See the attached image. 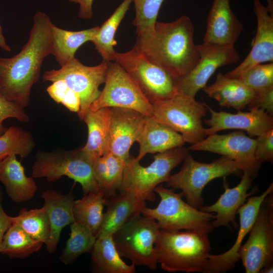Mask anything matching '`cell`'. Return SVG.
Returning <instances> with one entry per match:
<instances>
[{
    "mask_svg": "<svg viewBox=\"0 0 273 273\" xmlns=\"http://www.w3.org/2000/svg\"><path fill=\"white\" fill-rule=\"evenodd\" d=\"M52 24L47 14L37 12L28 40L20 52L11 58L0 57V91L8 100L24 108L29 103L43 61L51 54Z\"/></svg>",
    "mask_w": 273,
    "mask_h": 273,
    "instance_id": "1",
    "label": "cell"
},
{
    "mask_svg": "<svg viewBox=\"0 0 273 273\" xmlns=\"http://www.w3.org/2000/svg\"><path fill=\"white\" fill-rule=\"evenodd\" d=\"M194 26L183 15L170 22H157L151 33L137 36L135 46L174 79L190 72L199 59Z\"/></svg>",
    "mask_w": 273,
    "mask_h": 273,
    "instance_id": "2",
    "label": "cell"
},
{
    "mask_svg": "<svg viewBox=\"0 0 273 273\" xmlns=\"http://www.w3.org/2000/svg\"><path fill=\"white\" fill-rule=\"evenodd\" d=\"M155 249L157 262L164 270L203 272L211 247L207 234L160 229Z\"/></svg>",
    "mask_w": 273,
    "mask_h": 273,
    "instance_id": "3",
    "label": "cell"
},
{
    "mask_svg": "<svg viewBox=\"0 0 273 273\" xmlns=\"http://www.w3.org/2000/svg\"><path fill=\"white\" fill-rule=\"evenodd\" d=\"M154 192L160 200L154 208L145 207L141 213L155 219L160 229L177 231L181 230L208 234L213 228L211 221L215 217L213 213L204 212L197 209L183 199L182 192L176 193L174 190L158 185Z\"/></svg>",
    "mask_w": 273,
    "mask_h": 273,
    "instance_id": "4",
    "label": "cell"
},
{
    "mask_svg": "<svg viewBox=\"0 0 273 273\" xmlns=\"http://www.w3.org/2000/svg\"><path fill=\"white\" fill-rule=\"evenodd\" d=\"M94 161L82 148L38 151L32 167V175L33 178L45 177L49 182L66 176L81 185L84 195L95 193L99 189L94 174Z\"/></svg>",
    "mask_w": 273,
    "mask_h": 273,
    "instance_id": "5",
    "label": "cell"
},
{
    "mask_svg": "<svg viewBox=\"0 0 273 273\" xmlns=\"http://www.w3.org/2000/svg\"><path fill=\"white\" fill-rule=\"evenodd\" d=\"M188 150L181 147L157 153L146 167L130 156L126 162L119 190L131 193L146 201H155V188L167 181L172 170L183 161Z\"/></svg>",
    "mask_w": 273,
    "mask_h": 273,
    "instance_id": "6",
    "label": "cell"
},
{
    "mask_svg": "<svg viewBox=\"0 0 273 273\" xmlns=\"http://www.w3.org/2000/svg\"><path fill=\"white\" fill-rule=\"evenodd\" d=\"M183 162L179 171L169 176L166 181L167 187L181 190L187 203L198 209L203 206L202 192L208 183L217 178L243 171L239 163L222 156L207 163L195 160L188 153Z\"/></svg>",
    "mask_w": 273,
    "mask_h": 273,
    "instance_id": "7",
    "label": "cell"
},
{
    "mask_svg": "<svg viewBox=\"0 0 273 273\" xmlns=\"http://www.w3.org/2000/svg\"><path fill=\"white\" fill-rule=\"evenodd\" d=\"M153 116L182 135L185 142L195 144L207 136L202 118L207 110L205 103L194 97L176 93L152 104Z\"/></svg>",
    "mask_w": 273,
    "mask_h": 273,
    "instance_id": "8",
    "label": "cell"
},
{
    "mask_svg": "<svg viewBox=\"0 0 273 273\" xmlns=\"http://www.w3.org/2000/svg\"><path fill=\"white\" fill-rule=\"evenodd\" d=\"M114 61L129 75L151 104L176 94L175 79L135 45L127 52H116Z\"/></svg>",
    "mask_w": 273,
    "mask_h": 273,
    "instance_id": "9",
    "label": "cell"
},
{
    "mask_svg": "<svg viewBox=\"0 0 273 273\" xmlns=\"http://www.w3.org/2000/svg\"><path fill=\"white\" fill-rule=\"evenodd\" d=\"M160 228L157 221L139 214L116 231L112 238L121 257L135 265L155 270L157 267L155 242Z\"/></svg>",
    "mask_w": 273,
    "mask_h": 273,
    "instance_id": "10",
    "label": "cell"
},
{
    "mask_svg": "<svg viewBox=\"0 0 273 273\" xmlns=\"http://www.w3.org/2000/svg\"><path fill=\"white\" fill-rule=\"evenodd\" d=\"M261 203L249 237L239 250L246 273H258L273 262V195Z\"/></svg>",
    "mask_w": 273,
    "mask_h": 273,
    "instance_id": "11",
    "label": "cell"
},
{
    "mask_svg": "<svg viewBox=\"0 0 273 273\" xmlns=\"http://www.w3.org/2000/svg\"><path fill=\"white\" fill-rule=\"evenodd\" d=\"M105 85L89 110L122 108L134 110L145 116H153L152 104L129 75L114 61L109 62Z\"/></svg>",
    "mask_w": 273,
    "mask_h": 273,
    "instance_id": "12",
    "label": "cell"
},
{
    "mask_svg": "<svg viewBox=\"0 0 273 273\" xmlns=\"http://www.w3.org/2000/svg\"><path fill=\"white\" fill-rule=\"evenodd\" d=\"M109 62L102 61L100 64L87 66L74 58L58 69L45 71L43 81L62 79L68 86L77 93L80 99V108L77 113L82 120L90 105L98 98L101 91L99 88L105 82Z\"/></svg>",
    "mask_w": 273,
    "mask_h": 273,
    "instance_id": "13",
    "label": "cell"
},
{
    "mask_svg": "<svg viewBox=\"0 0 273 273\" xmlns=\"http://www.w3.org/2000/svg\"><path fill=\"white\" fill-rule=\"evenodd\" d=\"M199 59L186 74L175 79L176 93L195 97L219 68L237 63L240 55L233 46L203 42L197 45Z\"/></svg>",
    "mask_w": 273,
    "mask_h": 273,
    "instance_id": "14",
    "label": "cell"
},
{
    "mask_svg": "<svg viewBox=\"0 0 273 273\" xmlns=\"http://www.w3.org/2000/svg\"><path fill=\"white\" fill-rule=\"evenodd\" d=\"M255 139L242 131L225 134L216 133L207 135L203 140L192 144L188 149L217 153L239 163L243 171L248 172L254 178L261 164L255 159Z\"/></svg>",
    "mask_w": 273,
    "mask_h": 273,
    "instance_id": "15",
    "label": "cell"
},
{
    "mask_svg": "<svg viewBox=\"0 0 273 273\" xmlns=\"http://www.w3.org/2000/svg\"><path fill=\"white\" fill-rule=\"evenodd\" d=\"M272 192V183L261 195L247 199L246 202L238 210L240 226L234 245L230 249L222 254H210L203 272L224 273L235 267L239 259V250L243 241L254 224L264 199Z\"/></svg>",
    "mask_w": 273,
    "mask_h": 273,
    "instance_id": "16",
    "label": "cell"
},
{
    "mask_svg": "<svg viewBox=\"0 0 273 273\" xmlns=\"http://www.w3.org/2000/svg\"><path fill=\"white\" fill-rule=\"evenodd\" d=\"M111 110L108 151L126 161L130 156L131 146L142 130L146 116L130 109L113 107Z\"/></svg>",
    "mask_w": 273,
    "mask_h": 273,
    "instance_id": "17",
    "label": "cell"
},
{
    "mask_svg": "<svg viewBox=\"0 0 273 273\" xmlns=\"http://www.w3.org/2000/svg\"><path fill=\"white\" fill-rule=\"evenodd\" d=\"M210 118L204 122L209 126L206 128L207 135L225 129L245 130L250 137L259 136L273 129V117L260 109H250L249 112L239 110L236 114L225 111L217 112L206 103Z\"/></svg>",
    "mask_w": 273,
    "mask_h": 273,
    "instance_id": "18",
    "label": "cell"
},
{
    "mask_svg": "<svg viewBox=\"0 0 273 273\" xmlns=\"http://www.w3.org/2000/svg\"><path fill=\"white\" fill-rule=\"evenodd\" d=\"M254 12L257 19V29L252 48L243 61L233 70L225 74L237 78L252 66L273 62V15L260 0H253Z\"/></svg>",
    "mask_w": 273,
    "mask_h": 273,
    "instance_id": "19",
    "label": "cell"
},
{
    "mask_svg": "<svg viewBox=\"0 0 273 273\" xmlns=\"http://www.w3.org/2000/svg\"><path fill=\"white\" fill-rule=\"evenodd\" d=\"M240 183L235 187L230 188L225 177H223L224 193L214 204L202 206L200 210L206 212L215 213V217L211 221L213 228L225 226L230 229L231 225L237 228L235 221L238 209L246 202L247 198L255 193L254 188L248 193L252 180L249 173L244 171Z\"/></svg>",
    "mask_w": 273,
    "mask_h": 273,
    "instance_id": "20",
    "label": "cell"
},
{
    "mask_svg": "<svg viewBox=\"0 0 273 273\" xmlns=\"http://www.w3.org/2000/svg\"><path fill=\"white\" fill-rule=\"evenodd\" d=\"M244 29L232 11L230 0H213L206 20L203 42L233 46Z\"/></svg>",
    "mask_w": 273,
    "mask_h": 273,
    "instance_id": "21",
    "label": "cell"
},
{
    "mask_svg": "<svg viewBox=\"0 0 273 273\" xmlns=\"http://www.w3.org/2000/svg\"><path fill=\"white\" fill-rule=\"evenodd\" d=\"M146 204V200L125 192L106 198L107 209L96 238L112 236L132 217L141 213Z\"/></svg>",
    "mask_w": 273,
    "mask_h": 273,
    "instance_id": "22",
    "label": "cell"
},
{
    "mask_svg": "<svg viewBox=\"0 0 273 273\" xmlns=\"http://www.w3.org/2000/svg\"><path fill=\"white\" fill-rule=\"evenodd\" d=\"M139 152L135 158L140 160L147 154L162 153L183 147L186 143L181 134L153 116H146L142 130L136 141Z\"/></svg>",
    "mask_w": 273,
    "mask_h": 273,
    "instance_id": "23",
    "label": "cell"
},
{
    "mask_svg": "<svg viewBox=\"0 0 273 273\" xmlns=\"http://www.w3.org/2000/svg\"><path fill=\"white\" fill-rule=\"evenodd\" d=\"M41 197L44 201L51 225L49 239L46 244L48 251H56L62 229L74 221L73 205L74 195L72 192L66 194L50 189L43 192Z\"/></svg>",
    "mask_w": 273,
    "mask_h": 273,
    "instance_id": "24",
    "label": "cell"
},
{
    "mask_svg": "<svg viewBox=\"0 0 273 273\" xmlns=\"http://www.w3.org/2000/svg\"><path fill=\"white\" fill-rule=\"evenodd\" d=\"M16 156L11 154L0 161V181L12 201L21 203L31 199L37 187L33 177L26 175L24 168Z\"/></svg>",
    "mask_w": 273,
    "mask_h": 273,
    "instance_id": "25",
    "label": "cell"
},
{
    "mask_svg": "<svg viewBox=\"0 0 273 273\" xmlns=\"http://www.w3.org/2000/svg\"><path fill=\"white\" fill-rule=\"evenodd\" d=\"M208 97L215 99L221 106L232 107L239 111L251 102L255 92L236 78L217 74L215 81L203 88Z\"/></svg>",
    "mask_w": 273,
    "mask_h": 273,
    "instance_id": "26",
    "label": "cell"
},
{
    "mask_svg": "<svg viewBox=\"0 0 273 273\" xmlns=\"http://www.w3.org/2000/svg\"><path fill=\"white\" fill-rule=\"evenodd\" d=\"M111 115V108L105 107L95 111L89 109L83 118L87 127L88 136L82 149L94 160L108 151Z\"/></svg>",
    "mask_w": 273,
    "mask_h": 273,
    "instance_id": "27",
    "label": "cell"
},
{
    "mask_svg": "<svg viewBox=\"0 0 273 273\" xmlns=\"http://www.w3.org/2000/svg\"><path fill=\"white\" fill-rule=\"evenodd\" d=\"M99 26L80 31H70L60 28L53 23L51 26V54L60 66L73 59L78 49L91 40L98 31Z\"/></svg>",
    "mask_w": 273,
    "mask_h": 273,
    "instance_id": "28",
    "label": "cell"
},
{
    "mask_svg": "<svg viewBox=\"0 0 273 273\" xmlns=\"http://www.w3.org/2000/svg\"><path fill=\"white\" fill-rule=\"evenodd\" d=\"M92 253V268L98 273H134L135 264L126 263L115 247L112 236L97 238Z\"/></svg>",
    "mask_w": 273,
    "mask_h": 273,
    "instance_id": "29",
    "label": "cell"
},
{
    "mask_svg": "<svg viewBox=\"0 0 273 273\" xmlns=\"http://www.w3.org/2000/svg\"><path fill=\"white\" fill-rule=\"evenodd\" d=\"M126 162L108 151L95 160V178L99 190L104 193L106 198L114 195L119 190Z\"/></svg>",
    "mask_w": 273,
    "mask_h": 273,
    "instance_id": "30",
    "label": "cell"
},
{
    "mask_svg": "<svg viewBox=\"0 0 273 273\" xmlns=\"http://www.w3.org/2000/svg\"><path fill=\"white\" fill-rule=\"evenodd\" d=\"M132 0H124L111 16L99 26L98 32L91 40L103 61H114L116 52L114 47L117 44L115 34Z\"/></svg>",
    "mask_w": 273,
    "mask_h": 273,
    "instance_id": "31",
    "label": "cell"
},
{
    "mask_svg": "<svg viewBox=\"0 0 273 273\" xmlns=\"http://www.w3.org/2000/svg\"><path fill=\"white\" fill-rule=\"evenodd\" d=\"M106 200L104 193L100 190L84 195L81 199L74 200V221L88 228L96 236L102 221Z\"/></svg>",
    "mask_w": 273,
    "mask_h": 273,
    "instance_id": "32",
    "label": "cell"
},
{
    "mask_svg": "<svg viewBox=\"0 0 273 273\" xmlns=\"http://www.w3.org/2000/svg\"><path fill=\"white\" fill-rule=\"evenodd\" d=\"M43 244L31 237L19 225L13 223L4 236L0 253L11 258L24 259L39 251Z\"/></svg>",
    "mask_w": 273,
    "mask_h": 273,
    "instance_id": "33",
    "label": "cell"
},
{
    "mask_svg": "<svg viewBox=\"0 0 273 273\" xmlns=\"http://www.w3.org/2000/svg\"><path fill=\"white\" fill-rule=\"evenodd\" d=\"M13 223L19 225L32 238L45 244L49 239L51 225L44 205L39 209H21L18 216L13 217Z\"/></svg>",
    "mask_w": 273,
    "mask_h": 273,
    "instance_id": "34",
    "label": "cell"
},
{
    "mask_svg": "<svg viewBox=\"0 0 273 273\" xmlns=\"http://www.w3.org/2000/svg\"><path fill=\"white\" fill-rule=\"evenodd\" d=\"M70 231V237L60 257L66 265L73 262L81 254L90 252L97 239L88 228L75 221L71 223Z\"/></svg>",
    "mask_w": 273,
    "mask_h": 273,
    "instance_id": "35",
    "label": "cell"
},
{
    "mask_svg": "<svg viewBox=\"0 0 273 273\" xmlns=\"http://www.w3.org/2000/svg\"><path fill=\"white\" fill-rule=\"evenodd\" d=\"M35 144L29 131L12 126L0 135V161L14 154L21 158L28 157Z\"/></svg>",
    "mask_w": 273,
    "mask_h": 273,
    "instance_id": "36",
    "label": "cell"
},
{
    "mask_svg": "<svg viewBox=\"0 0 273 273\" xmlns=\"http://www.w3.org/2000/svg\"><path fill=\"white\" fill-rule=\"evenodd\" d=\"M164 0H132L135 15L133 25L137 36L148 35L154 31L160 8Z\"/></svg>",
    "mask_w": 273,
    "mask_h": 273,
    "instance_id": "37",
    "label": "cell"
},
{
    "mask_svg": "<svg viewBox=\"0 0 273 273\" xmlns=\"http://www.w3.org/2000/svg\"><path fill=\"white\" fill-rule=\"evenodd\" d=\"M236 79L254 92L273 87V63L254 65Z\"/></svg>",
    "mask_w": 273,
    "mask_h": 273,
    "instance_id": "38",
    "label": "cell"
},
{
    "mask_svg": "<svg viewBox=\"0 0 273 273\" xmlns=\"http://www.w3.org/2000/svg\"><path fill=\"white\" fill-rule=\"evenodd\" d=\"M47 91L57 103L63 105L69 111L78 113L80 108V99L79 95L69 88L62 79L52 82Z\"/></svg>",
    "mask_w": 273,
    "mask_h": 273,
    "instance_id": "39",
    "label": "cell"
},
{
    "mask_svg": "<svg viewBox=\"0 0 273 273\" xmlns=\"http://www.w3.org/2000/svg\"><path fill=\"white\" fill-rule=\"evenodd\" d=\"M20 105L8 100L0 91V135L7 129L3 125L4 121L13 118L22 122L30 120L29 116Z\"/></svg>",
    "mask_w": 273,
    "mask_h": 273,
    "instance_id": "40",
    "label": "cell"
},
{
    "mask_svg": "<svg viewBox=\"0 0 273 273\" xmlns=\"http://www.w3.org/2000/svg\"><path fill=\"white\" fill-rule=\"evenodd\" d=\"M255 139L254 156L260 164L273 161V129L257 136Z\"/></svg>",
    "mask_w": 273,
    "mask_h": 273,
    "instance_id": "41",
    "label": "cell"
},
{
    "mask_svg": "<svg viewBox=\"0 0 273 273\" xmlns=\"http://www.w3.org/2000/svg\"><path fill=\"white\" fill-rule=\"evenodd\" d=\"M249 109L255 108L264 110L273 116V87L255 92V96L248 105Z\"/></svg>",
    "mask_w": 273,
    "mask_h": 273,
    "instance_id": "42",
    "label": "cell"
},
{
    "mask_svg": "<svg viewBox=\"0 0 273 273\" xmlns=\"http://www.w3.org/2000/svg\"><path fill=\"white\" fill-rule=\"evenodd\" d=\"M3 193L0 188V247L6 232L13 224V217L8 215L3 208Z\"/></svg>",
    "mask_w": 273,
    "mask_h": 273,
    "instance_id": "43",
    "label": "cell"
},
{
    "mask_svg": "<svg viewBox=\"0 0 273 273\" xmlns=\"http://www.w3.org/2000/svg\"><path fill=\"white\" fill-rule=\"evenodd\" d=\"M79 5L78 17L82 19H90L93 16L94 0H66Z\"/></svg>",
    "mask_w": 273,
    "mask_h": 273,
    "instance_id": "44",
    "label": "cell"
},
{
    "mask_svg": "<svg viewBox=\"0 0 273 273\" xmlns=\"http://www.w3.org/2000/svg\"><path fill=\"white\" fill-rule=\"evenodd\" d=\"M0 48L3 50L7 52H10L11 51V48L7 44L5 40V37L4 36V34L3 32V29L1 25H0Z\"/></svg>",
    "mask_w": 273,
    "mask_h": 273,
    "instance_id": "45",
    "label": "cell"
},
{
    "mask_svg": "<svg viewBox=\"0 0 273 273\" xmlns=\"http://www.w3.org/2000/svg\"><path fill=\"white\" fill-rule=\"evenodd\" d=\"M273 270V265H270L268 266H267L262 269L261 270L260 272H263V273H269V272H272Z\"/></svg>",
    "mask_w": 273,
    "mask_h": 273,
    "instance_id": "46",
    "label": "cell"
},
{
    "mask_svg": "<svg viewBox=\"0 0 273 273\" xmlns=\"http://www.w3.org/2000/svg\"><path fill=\"white\" fill-rule=\"evenodd\" d=\"M267 2V7L270 9L271 10L273 9V2L272 0H266Z\"/></svg>",
    "mask_w": 273,
    "mask_h": 273,
    "instance_id": "47",
    "label": "cell"
}]
</instances>
